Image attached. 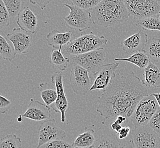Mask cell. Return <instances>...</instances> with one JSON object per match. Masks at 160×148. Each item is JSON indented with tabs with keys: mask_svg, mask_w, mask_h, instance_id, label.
I'll return each mask as SVG.
<instances>
[{
	"mask_svg": "<svg viewBox=\"0 0 160 148\" xmlns=\"http://www.w3.org/2000/svg\"><path fill=\"white\" fill-rule=\"evenodd\" d=\"M148 95L143 80L133 72L126 75L118 73L99 97L96 111L106 119L119 116L129 118L140 100Z\"/></svg>",
	"mask_w": 160,
	"mask_h": 148,
	"instance_id": "1",
	"label": "cell"
},
{
	"mask_svg": "<svg viewBox=\"0 0 160 148\" xmlns=\"http://www.w3.org/2000/svg\"><path fill=\"white\" fill-rule=\"evenodd\" d=\"M90 12L92 23L104 28L123 24L130 16L124 1L122 0H102Z\"/></svg>",
	"mask_w": 160,
	"mask_h": 148,
	"instance_id": "2",
	"label": "cell"
},
{
	"mask_svg": "<svg viewBox=\"0 0 160 148\" xmlns=\"http://www.w3.org/2000/svg\"><path fill=\"white\" fill-rule=\"evenodd\" d=\"M108 42V40L105 36L96 35L93 32H91L71 40L70 43L64 47L62 52L68 55L78 56L103 49Z\"/></svg>",
	"mask_w": 160,
	"mask_h": 148,
	"instance_id": "3",
	"label": "cell"
},
{
	"mask_svg": "<svg viewBox=\"0 0 160 148\" xmlns=\"http://www.w3.org/2000/svg\"><path fill=\"white\" fill-rule=\"evenodd\" d=\"M159 108L156 100L152 94L142 99L131 117L135 128L148 125Z\"/></svg>",
	"mask_w": 160,
	"mask_h": 148,
	"instance_id": "4",
	"label": "cell"
},
{
	"mask_svg": "<svg viewBox=\"0 0 160 148\" xmlns=\"http://www.w3.org/2000/svg\"><path fill=\"white\" fill-rule=\"evenodd\" d=\"M130 16L137 20L157 16L160 5L156 0L124 1Z\"/></svg>",
	"mask_w": 160,
	"mask_h": 148,
	"instance_id": "5",
	"label": "cell"
},
{
	"mask_svg": "<svg viewBox=\"0 0 160 148\" xmlns=\"http://www.w3.org/2000/svg\"><path fill=\"white\" fill-rule=\"evenodd\" d=\"M64 5L70 10L69 15L62 18L68 27L80 32L90 29L92 23L90 11L67 3Z\"/></svg>",
	"mask_w": 160,
	"mask_h": 148,
	"instance_id": "6",
	"label": "cell"
},
{
	"mask_svg": "<svg viewBox=\"0 0 160 148\" xmlns=\"http://www.w3.org/2000/svg\"><path fill=\"white\" fill-rule=\"evenodd\" d=\"M105 58L106 52L103 48L81 55L74 56L71 59L74 65H78L89 73L95 75L105 65Z\"/></svg>",
	"mask_w": 160,
	"mask_h": 148,
	"instance_id": "7",
	"label": "cell"
},
{
	"mask_svg": "<svg viewBox=\"0 0 160 148\" xmlns=\"http://www.w3.org/2000/svg\"><path fill=\"white\" fill-rule=\"evenodd\" d=\"M92 83L89 72L80 66L74 65L70 75V86L73 92L78 95H85L90 91Z\"/></svg>",
	"mask_w": 160,
	"mask_h": 148,
	"instance_id": "8",
	"label": "cell"
},
{
	"mask_svg": "<svg viewBox=\"0 0 160 148\" xmlns=\"http://www.w3.org/2000/svg\"><path fill=\"white\" fill-rule=\"evenodd\" d=\"M66 137L65 131L59 127L55 119L44 121L38 129L37 148H40L45 144L53 141H63Z\"/></svg>",
	"mask_w": 160,
	"mask_h": 148,
	"instance_id": "9",
	"label": "cell"
},
{
	"mask_svg": "<svg viewBox=\"0 0 160 148\" xmlns=\"http://www.w3.org/2000/svg\"><path fill=\"white\" fill-rule=\"evenodd\" d=\"M131 139L136 148H160V136L148 125L133 130Z\"/></svg>",
	"mask_w": 160,
	"mask_h": 148,
	"instance_id": "10",
	"label": "cell"
},
{
	"mask_svg": "<svg viewBox=\"0 0 160 148\" xmlns=\"http://www.w3.org/2000/svg\"><path fill=\"white\" fill-rule=\"evenodd\" d=\"M51 82L55 87L57 91L58 99L51 107L56 113H60L61 121L62 123H65L66 121L65 114L68 109L69 103L65 92L62 71H56L53 74L51 77Z\"/></svg>",
	"mask_w": 160,
	"mask_h": 148,
	"instance_id": "11",
	"label": "cell"
},
{
	"mask_svg": "<svg viewBox=\"0 0 160 148\" xmlns=\"http://www.w3.org/2000/svg\"><path fill=\"white\" fill-rule=\"evenodd\" d=\"M119 65V62H112L104 65L94 75L92 86L90 91L106 90L116 77L115 71Z\"/></svg>",
	"mask_w": 160,
	"mask_h": 148,
	"instance_id": "12",
	"label": "cell"
},
{
	"mask_svg": "<svg viewBox=\"0 0 160 148\" xmlns=\"http://www.w3.org/2000/svg\"><path fill=\"white\" fill-rule=\"evenodd\" d=\"M7 38L12 43L17 55L26 54L32 40L31 33L20 28H14L11 33L7 34Z\"/></svg>",
	"mask_w": 160,
	"mask_h": 148,
	"instance_id": "13",
	"label": "cell"
},
{
	"mask_svg": "<svg viewBox=\"0 0 160 148\" xmlns=\"http://www.w3.org/2000/svg\"><path fill=\"white\" fill-rule=\"evenodd\" d=\"M22 116L32 120L44 121L50 119L51 109L44 103L31 99L27 110Z\"/></svg>",
	"mask_w": 160,
	"mask_h": 148,
	"instance_id": "14",
	"label": "cell"
},
{
	"mask_svg": "<svg viewBox=\"0 0 160 148\" xmlns=\"http://www.w3.org/2000/svg\"><path fill=\"white\" fill-rule=\"evenodd\" d=\"M148 42L147 34L139 31L122 41L120 44L124 52L128 54H133L144 50Z\"/></svg>",
	"mask_w": 160,
	"mask_h": 148,
	"instance_id": "15",
	"label": "cell"
},
{
	"mask_svg": "<svg viewBox=\"0 0 160 148\" xmlns=\"http://www.w3.org/2000/svg\"><path fill=\"white\" fill-rule=\"evenodd\" d=\"M19 28L32 34L37 33L38 19L32 10L28 7H25L22 10L18 16L17 21Z\"/></svg>",
	"mask_w": 160,
	"mask_h": 148,
	"instance_id": "16",
	"label": "cell"
},
{
	"mask_svg": "<svg viewBox=\"0 0 160 148\" xmlns=\"http://www.w3.org/2000/svg\"><path fill=\"white\" fill-rule=\"evenodd\" d=\"M72 36L71 31L61 33L54 30L47 35L46 40L48 45L55 49H62V47L70 43Z\"/></svg>",
	"mask_w": 160,
	"mask_h": 148,
	"instance_id": "17",
	"label": "cell"
},
{
	"mask_svg": "<svg viewBox=\"0 0 160 148\" xmlns=\"http://www.w3.org/2000/svg\"><path fill=\"white\" fill-rule=\"evenodd\" d=\"M144 76L143 82L145 86L160 88V68L151 61L144 69Z\"/></svg>",
	"mask_w": 160,
	"mask_h": 148,
	"instance_id": "18",
	"label": "cell"
},
{
	"mask_svg": "<svg viewBox=\"0 0 160 148\" xmlns=\"http://www.w3.org/2000/svg\"><path fill=\"white\" fill-rule=\"evenodd\" d=\"M84 132L80 134L72 144L73 148H92L96 139L95 131L92 128H85Z\"/></svg>",
	"mask_w": 160,
	"mask_h": 148,
	"instance_id": "19",
	"label": "cell"
},
{
	"mask_svg": "<svg viewBox=\"0 0 160 148\" xmlns=\"http://www.w3.org/2000/svg\"><path fill=\"white\" fill-rule=\"evenodd\" d=\"M115 61L118 62H127L138 66L140 70H144L149 62L150 58L145 50L134 53L127 58H115Z\"/></svg>",
	"mask_w": 160,
	"mask_h": 148,
	"instance_id": "20",
	"label": "cell"
},
{
	"mask_svg": "<svg viewBox=\"0 0 160 148\" xmlns=\"http://www.w3.org/2000/svg\"><path fill=\"white\" fill-rule=\"evenodd\" d=\"M40 96L46 105L50 107L55 103L58 99V92L55 87H51L49 84H40L39 87Z\"/></svg>",
	"mask_w": 160,
	"mask_h": 148,
	"instance_id": "21",
	"label": "cell"
},
{
	"mask_svg": "<svg viewBox=\"0 0 160 148\" xmlns=\"http://www.w3.org/2000/svg\"><path fill=\"white\" fill-rule=\"evenodd\" d=\"M49 62L59 68V71H64L68 67L69 59L63 54L62 50L53 49L49 57Z\"/></svg>",
	"mask_w": 160,
	"mask_h": 148,
	"instance_id": "22",
	"label": "cell"
},
{
	"mask_svg": "<svg viewBox=\"0 0 160 148\" xmlns=\"http://www.w3.org/2000/svg\"><path fill=\"white\" fill-rule=\"evenodd\" d=\"M120 142L116 136L102 135L97 139L92 148H121Z\"/></svg>",
	"mask_w": 160,
	"mask_h": 148,
	"instance_id": "23",
	"label": "cell"
},
{
	"mask_svg": "<svg viewBox=\"0 0 160 148\" xmlns=\"http://www.w3.org/2000/svg\"><path fill=\"white\" fill-rule=\"evenodd\" d=\"M144 50L152 61L160 62V39L153 38L148 40Z\"/></svg>",
	"mask_w": 160,
	"mask_h": 148,
	"instance_id": "24",
	"label": "cell"
},
{
	"mask_svg": "<svg viewBox=\"0 0 160 148\" xmlns=\"http://www.w3.org/2000/svg\"><path fill=\"white\" fill-rule=\"evenodd\" d=\"M136 25L139 26L144 30L160 31V19L159 14L157 16L137 20L136 21Z\"/></svg>",
	"mask_w": 160,
	"mask_h": 148,
	"instance_id": "25",
	"label": "cell"
},
{
	"mask_svg": "<svg viewBox=\"0 0 160 148\" xmlns=\"http://www.w3.org/2000/svg\"><path fill=\"white\" fill-rule=\"evenodd\" d=\"M0 54L2 58L9 61H12L17 56L14 47L12 46L1 35H0Z\"/></svg>",
	"mask_w": 160,
	"mask_h": 148,
	"instance_id": "26",
	"label": "cell"
},
{
	"mask_svg": "<svg viewBox=\"0 0 160 148\" xmlns=\"http://www.w3.org/2000/svg\"><path fill=\"white\" fill-rule=\"evenodd\" d=\"M0 148H22V140L16 135H8L0 140Z\"/></svg>",
	"mask_w": 160,
	"mask_h": 148,
	"instance_id": "27",
	"label": "cell"
},
{
	"mask_svg": "<svg viewBox=\"0 0 160 148\" xmlns=\"http://www.w3.org/2000/svg\"><path fill=\"white\" fill-rule=\"evenodd\" d=\"M3 1L10 16L12 18L18 16L23 9L22 6L24 3L21 0H3Z\"/></svg>",
	"mask_w": 160,
	"mask_h": 148,
	"instance_id": "28",
	"label": "cell"
},
{
	"mask_svg": "<svg viewBox=\"0 0 160 148\" xmlns=\"http://www.w3.org/2000/svg\"><path fill=\"white\" fill-rule=\"evenodd\" d=\"M101 0H72V5L77 6L85 10H91L98 5Z\"/></svg>",
	"mask_w": 160,
	"mask_h": 148,
	"instance_id": "29",
	"label": "cell"
},
{
	"mask_svg": "<svg viewBox=\"0 0 160 148\" xmlns=\"http://www.w3.org/2000/svg\"><path fill=\"white\" fill-rule=\"evenodd\" d=\"M10 16L3 0H0V28L3 29L8 27L10 24Z\"/></svg>",
	"mask_w": 160,
	"mask_h": 148,
	"instance_id": "30",
	"label": "cell"
},
{
	"mask_svg": "<svg viewBox=\"0 0 160 148\" xmlns=\"http://www.w3.org/2000/svg\"><path fill=\"white\" fill-rule=\"evenodd\" d=\"M148 125L160 137V108L152 117Z\"/></svg>",
	"mask_w": 160,
	"mask_h": 148,
	"instance_id": "31",
	"label": "cell"
},
{
	"mask_svg": "<svg viewBox=\"0 0 160 148\" xmlns=\"http://www.w3.org/2000/svg\"><path fill=\"white\" fill-rule=\"evenodd\" d=\"M40 148H73L72 145L64 140H57L48 142L42 146Z\"/></svg>",
	"mask_w": 160,
	"mask_h": 148,
	"instance_id": "32",
	"label": "cell"
},
{
	"mask_svg": "<svg viewBox=\"0 0 160 148\" xmlns=\"http://www.w3.org/2000/svg\"><path fill=\"white\" fill-rule=\"evenodd\" d=\"M11 102L2 95H0V111L1 114H6L11 107Z\"/></svg>",
	"mask_w": 160,
	"mask_h": 148,
	"instance_id": "33",
	"label": "cell"
},
{
	"mask_svg": "<svg viewBox=\"0 0 160 148\" xmlns=\"http://www.w3.org/2000/svg\"><path fill=\"white\" fill-rule=\"evenodd\" d=\"M130 131H131V130L128 126L122 127V128L121 129L120 131L117 133L118 138L120 140L126 138L129 135Z\"/></svg>",
	"mask_w": 160,
	"mask_h": 148,
	"instance_id": "34",
	"label": "cell"
},
{
	"mask_svg": "<svg viewBox=\"0 0 160 148\" xmlns=\"http://www.w3.org/2000/svg\"><path fill=\"white\" fill-rule=\"evenodd\" d=\"M30 2L33 5H38L43 10L51 1H30Z\"/></svg>",
	"mask_w": 160,
	"mask_h": 148,
	"instance_id": "35",
	"label": "cell"
},
{
	"mask_svg": "<svg viewBox=\"0 0 160 148\" xmlns=\"http://www.w3.org/2000/svg\"><path fill=\"white\" fill-rule=\"evenodd\" d=\"M111 128L112 130H114L117 132V133H118L122 128V127L121 126V125L119 124L116 121H114V122L111 124Z\"/></svg>",
	"mask_w": 160,
	"mask_h": 148,
	"instance_id": "36",
	"label": "cell"
},
{
	"mask_svg": "<svg viewBox=\"0 0 160 148\" xmlns=\"http://www.w3.org/2000/svg\"><path fill=\"white\" fill-rule=\"evenodd\" d=\"M121 148H136L135 145H134L132 141L131 140L129 141L126 143Z\"/></svg>",
	"mask_w": 160,
	"mask_h": 148,
	"instance_id": "37",
	"label": "cell"
},
{
	"mask_svg": "<svg viewBox=\"0 0 160 148\" xmlns=\"http://www.w3.org/2000/svg\"><path fill=\"white\" fill-rule=\"evenodd\" d=\"M126 117H124L123 116H119L117 117L115 121H116L117 123L121 125L122 124H123L124 122H125L126 121Z\"/></svg>",
	"mask_w": 160,
	"mask_h": 148,
	"instance_id": "38",
	"label": "cell"
},
{
	"mask_svg": "<svg viewBox=\"0 0 160 148\" xmlns=\"http://www.w3.org/2000/svg\"><path fill=\"white\" fill-rule=\"evenodd\" d=\"M152 95L155 98V99L156 100L157 103H158V105L160 108V93H152Z\"/></svg>",
	"mask_w": 160,
	"mask_h": 148,
	"instance_id": "39",
	"label": "cell"
},
{
	"mask_svg": "<svg viewBox=\"0 0 160 148\" xmlns=\"http://www.w3.org/2000/svg\"><path fill=\"white\" fill-rule=\"evenodd\" d=\"M23 116L21 114V115H19L18 117V118H17V121H18V122H19V123H21L22 120H23Z\"/></svg>",
	"mask_w": 160,
	"mask_h": 148,
	"instance_id": "40",
	"label": "cell"
},
{
	"mask_svg": "<svg viewBox=\"0 0 160 148\" xmlns=\"http://www.w3.org/2000/svg\"><path fill=\"white\" fill-rule=\"evenodd\" d=\"M159 16H160V14H159Z\"/></svg>",
	"mask_w": 160,
	"mask_h": 148,
	"instance_id": "41",
	"label": "cell"
}]
</instances>
